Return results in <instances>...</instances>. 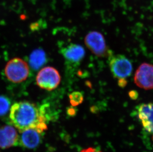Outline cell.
I'll return each mask as SVG.
<instances>
[{
  "label": "cell",
  "mask_w": 153,
  "mask_h": 152,
  "mask_svg": "<svg viewBox=\"0 0 153 152\" xmlns=\"http://www.w3.org/2000/svg\"><path fill=\"white\" fill-rule=\"evenodd\" d=\"M10 118L12 124L20 131L34 128L43 133L48 121L42 107L27 101L17 102L12 106Z\"/></svg>",
  "instance_id": "obj_1"
},
{
  "label": "cell",
  "mask_w": 153,
  "mask_h": 152,
  "mask_svg": "<svg viewBox=\"0 0 153 152\" xmlns=\"http://www.w3.org/2000/svg\"><path fill=\"white\" fill-rule=\"evenodd\" d=\"M4 73L10 82L19 83L27 78L29 74V66L22 59L15 58L7 62Z\"/></svg>",
  "instance_id": "obj_2"
},
{
  "label": "cell",
  "mask_w": 153,
  "mask_h": 152,
  "mask_svg": "<svg viewBox=\"0 0 153 152\" xmlns=\"http://www.w3.org/2000/svg\"><path fill=\"white\" fill-rule=\"evenodd\" d=\"M61 80V76L58 70L52 67L41 69L36 77L38 86L42 89L49 91L56 89Z\"/></svg>",
  "instance_id": "obj_3"
},
{
  "label": "cell",
  "mask_w": 153,
  "mask_h": 152,
  "mask_svg": "<svg viewBox=\"0 0 153 152\" xmlns=\"http://www.w3.org/2000/svg\"><path fill=\"white\" fill-rule=\"evenodd\" d=\"M110 67L113 76L119 79L128 77L132 71L131 63L123 55H110Z\"/></svg>",
  "instance_id": "obj_4"
},
{
  "label": "cell",
  "mask_w": 153,
  "mask_h": 152,
  "mask_svg": "<svg viewBox=\"0 0 153 152\" xmlns=\"http://www.w3.org/2000/svg\"><path fill=\"white\" fill-rule=\"evenodd\" d=\"M85 44L94 55L99 57H104L109 54L105 40L101 33L92 31L85 37Z\"/></svg>",
  "instance_id": "obj_5"
},
{
  "label": "cell",
  "mask_w": 153,
  "mask_h": 152,
  "mask_svg": "<svg viewBox=\"0 0 153 152\" xmlns=\"http://www.w3.org/2000/svg\"><path fill=\"white\" fill-rule=\"evenodd\" d=\"M134 80L139 88L146 90L153 89V65L142 63L135 72Z\"/></svg>",
  "instance_id": "obj_6"
},
{
  "label": "cell",
  "mask_w": 153,
  "mask_h": 152,
  "mask_svg": "<svg viewBox=\"0 0 153 152\" xmlns=\"http://www.w3.org/2000/svg\"><path fill=\"white\" fill-rule=\"evenodd\" d=\"M42 134L34 128L22 131V134L19 136V144L25 148L34 149L41 143Z\"/></svg>",
  "instance_id": "obj_7"
},
{
  "label": "cell",
  "mask_w": 153,
  "mask_h": 152,
  "mask_svg": "<svg viewBox=\"0 0 153 152\" xmlns=\"http://www.w3.org/2000/svg\"><path fill=\"white\" fill-rule=\"evenodd\" d=\"M137 113L143 128L153 137V103L142 104L137 108Z\"/></svg>",
  "instance_id": "obj_8"
},
{
  "label": "cell",
  "mask_w": 153,
  "mask_h": 152,
  "mask_svg": "<svg viewBox=\"0 0 153 152\" xmlns=\"http://www.w3.org/2000/svg\"><path fill=\"white\" fill-rule=\"evenodd\" d=\"M19 144V135L11 125L0 128V148L7 149Z\"/></svg>",
  "instance_id": "obj_9"
},
{
  "label": "cell",
  "mask_w": 153,
  "mask_h": 152,
  "mask_svg": "<svg viewBox=\"0 0 153 152\" xmlns=\"http://www.w3.org/2000/svg\"><path fill=\"white\" fill-rule=\"evenodd\" d=\"M61 52L65 59L72 63H78L84 58L85 51L82 46L77 44H71L64 47Z\"/></svg>",
  "instance_id": "obj_10"
},
{
  "label": "cell",
  "mask_w": 153,
  "mask_h": 152,
  "mask_svg": "<svg viewBox=\"0 0 153 152\" xmlns=\"http://www.w3.org/2000/svg\"><path fill=\"white\" fill-rule=\"evenodd\" d=\"M46 61V55L42 49H38L34 50L29 57L31 67L36 70L40 68Z\"/></svg>",
  "instance_id": "obj_11"
},
{
  "label": "cell",
  "mask_w": 153,
  "mask_h": 152,
  "mask_svg": "<svg viewBox=\"0 0 153 152\" xmlns=\"http://www.w3.org/2000/svg\"><path fill=\"white\" fill-rule=\"evenodd\" d=\"M10 107V100L6 96L0 95V117L6 116Z\"/></svg>",
  "instance_id": "obj_12"
},
{
  "label": "cell",
  "mask_w": 153,
  "mask_h": 152,
  "mask_svg": "<svg viewBox=\"0 0 153 152\" xmlns=\"http://www.w3.org/2000/svg\"><path fill=\"white\" fill-rule=\"evenodd\" d=\"M69 98L71 105L74 107L81 104L84 99L82 93L79 91H74L71 93Z\"/></svg>",
  "instance_id": "obj_13"
},
{
  "label": "cell",
  "mask_w": 153,
  "mask_h": 152,
  "mask_svg": "<svg viewBox=\"0 0 153 152\" xmlns=\"http://www.w3.org/2000/svg\"><path fill=\"white\" fill-rule=\"evenodd\" d=\"M129 96L132 100H136L138 97V93L136 91H131L129 92Z\"/></svg>",
  "instance_id": "obj_14"
},
{
  "label": "cell",
  "mask_w": 153,
  "mask_h": 152,
  "mask_svg": "<svg viewBox=\"0 0 153 152\" xmlns=\"http://www.w3.org/2000/svg\"><path fill=\"white\" fill-rule=\"evenodd\" d=\"M76 113V109L74 107V106L72 107L68 108V109H67V114L70 116H75Z\"/></svg>",
  "instance_id": "obj_15"
},
{
  "label": "cell",
  "mask_w": 153,
  "mask_h": 152,
  "mask_svg": "<svg viewBox=\"0 0 153 152\" xmlns=\"http://www.w3.org/2000/svg\"><path fill=\"white\" fill-rule=\"evenodd\" d=\"M127 82L125 79H120L118 80V85L121 88H124L127 85Z\"/></svg>",
  "instance_id": "obj_16"
},
{
  "label": "cell",
  "mask_w": 153,
  "mask_h": 152,
  "mask_svg": "<svg viewBox=\"0 0 153 152\" xmlns=\"http://www.w3.org/2000/svg\"><path fill=\"white\" fill-rule=\"evenodd\" d=\"M80 152H101L99 151H97L95 149L92 148H89L83 150Z\"/></svg>",
  "instance_id": "obj_17"
}]
</instances>
